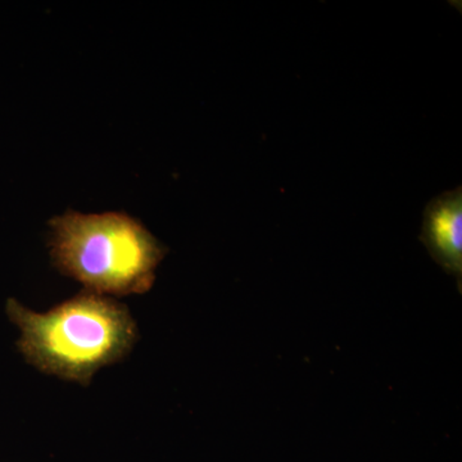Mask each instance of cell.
<instances>
[{
    "mask_svg": "<svg viewBox=\"0 0 462 462\" xmlns=\"http://www.w3.org/2000/svg\"><path fill=\"white\" fill-rule=\"evenodd\" d=\"M54 267L100 296L144 294L156 281L167 248L124 212L69 211L48 223Z\"/></svg>",
    "mask_w": 462,
    "mask_h": 462,
    "instance_id": "obj_2",
    "label": "cell"
},
{
    "mask_svg": "<svg viewBox=\"0 0 462 462\" xmlns=\"http://www.w3.org/2000/svg\"><path fill=\"white\" fill-rule=\"evenodd\" d=\"M420 240L431 258L462 287V188L445 191L428 203Z\"/></svg>",
    "mask_w": 462,
    "mask_h": 462,
    "instance_id": "obj_3",
    "label": "cell"
},
{
    "mask_svg": "<svg viewBox=\"0 0 462 462\" xmlns=\"http://www.w3.org/2000/svg\"><path fill=\"white\" fill-rule=\"evenodd\" d=\"M5 312L21 331L16 346L27 364L83 387L102 367L127 357L139 338L124 303L85 289L44 314L8 298Z\"/></svg>",
    "mask_w": 462,
    "mask_h": 462,
    "instance_id": "obj_1",
    "label": "cell"
}]
</instances>
